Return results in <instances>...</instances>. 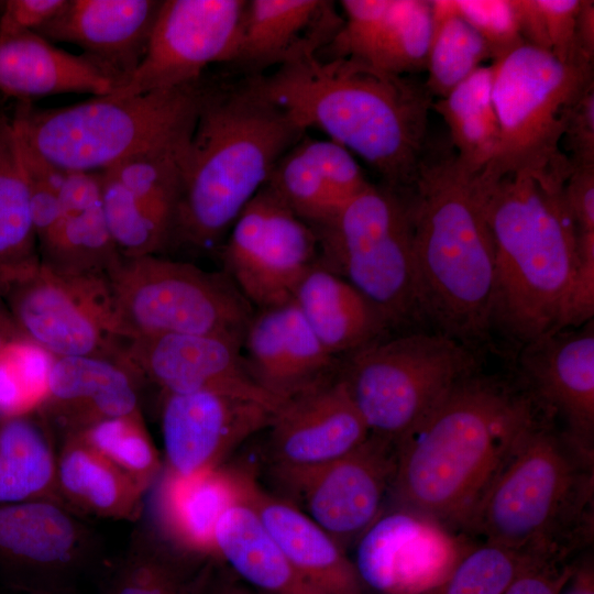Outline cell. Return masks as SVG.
Here are the masks:
<instances>
[{"label": "cell", "mask_w": 594, "mask_h": 594, "mask_svg": "<svg viewBox=\"0 0 594 594\" xmlns=\"http://www.w3.org/2000/svg\"><path fill=\"white\" fill-rule=\"evenodd\" d=\"M67 0H6L0 12V38L36 32L65 7Z\"/></svg>", "instance_id": "c3c4849f"}, {"label": "cell", "mask_w": 594, "mask_h": 594, "mask_svg": "<svg viewBox=\"0 0 594 594\" xmlns=\"http://www.w3.org/2000/svg\"><path fill=\"white\" fill-rule=\"evenodd\" d=\"M572 167L594 165V82L571 106L562 141Z\"/></svg>", "instance_id": "bcb514c9"}, {"label": "cell", "mask_w": 594, "mask_h": 594, "mask_svg": "<svg viewBox=\"0 0 594 594\" xmlns=\"http://www.w3.org/2000/svg\"><path fill=\"white\" fill-rule=\"evenodd\" d=\"M56 453L51 430L38 416L0 417V505L38 499L64 504L56 487Z\"/></svg>", "instance_id": "d590c367"}, {"label": "cell", "mask_w": 594, "mask_h": 594, "mask_svg": "<svg viewBox=\"0 0 594 594\" xmlns=\"http://www.w3.org/2000/svg\"><path fill=\"white\" fill-rule=\"evenodd\" d=\"M37 250L41 264L62 274H107L120 260L103 212L99 173L66 172L57 213Z\"/></svg>", "instance_id": "83f0119b"}, {"label": "cell", "mask_w": 594, "mask_h": 594, "mask_svg": "<svg viewBox=\"0 0 594 594\" xmlns=\"http://www.w3.org/2000/svg\"><path fill=\"white\" fill-rule=\"evenodd\" d=\"M318 256L316 230L266 185L238 216L221 249L223 272L256 309L290 300Z\"/></svg>", "instance_id": "4fadbf2b"}, {"label": "cell", "mask_w": 594, "mask_h": 594, "mask_svg": "<svg viewBox=\"0 0 594 594\" xmlns=\"http://www.w3.org/2000/svg\"><path fill=\"white\" fill-rule=\"evenodd\" d=\"M548 413L522 385L479 371L395 441L397 507L466 528L530 427Z\"/></svg>", "instance_id": "6da1fadb"}, {"label": "cell", "mask_w": 594, "mask_h": 594, "mask_svg": "<svg viewBox=\"0 0 594 594\" xmlns=\"http://www.w3.org/2000/svg\"><path fill=\"white\" fill-rule=\"evenodd\" d=\"M205 76L188 85L38 109L19 101L12 116L24 142L66 172L99 173L143 151L187 140Z\"/></svg>", "instance_id": "52a82bcc"}, {"label": "cell", "mask_w": 594, "mask_h": 594, "mask_svg": "<svg viewBox=\"0 0 594 594\" xmlns=\"http://www.w3.org/2000/svg\"><path fill=\"white\" fill-rule=\"evenodd\" d=\"M302 143L327 186L342 206L371 184L355 156L344 146L329 139L302 138Z\"/></svg>", "instance_id": "f6af8a7d"}, {"label": "cell", "mask_w": 594, "mask_h": 594, "mask_svg": "<svg viewBox=\"0 0 594 594\" xmlns=\"http://www.w3.org/2000/svg\"><path fill=\"white\" fill-rule=\"evenodd\" d=\"M248 81L306 132L316 129L360 156L386 187L415 184L433 98L410 76L352 57L310 53Z\"/></svg>", "instance_id": "7a4b0ae2"}, {"label": "cell", "mask_w": 594, "mask_h": 594, "mask_svg": "<svg viewBox=\"0 0 594 594\" xmlns=\"http://www.w3.org/2000/svg\"><path fill=\"white\" fill-rule=\"evenodd\" d=\"M265 185L314 229L324 226L342 207L307 152L302 138L278 160Z\"/></svg>", "instance_id": "b9f144b4"}, {"label": "cell", "mask_w": 594, "mask_h": 594, "mask_svg": "<svg viewBox=\"0 0 594 594\" xmlns=\"http://www.w3.org/2000/svg\"><path fill=\"white\" fill-rule=\"evenodd\" d=\"M22 340L26 339L22 336L14 323V320L7 306H4L3 300L0 299V353L9 345Z\"/></svg>", "instance_id": "9f6ffc18"}, {"label": "cell", "mask_w": 594, "mask_h": 594, "mask_svg": "<svg viewBox=\"0 0 594 594\" xmlns=\"http://www.w3.org/2000/svg\"><path fill=\"white\" fill-rule=\"evenodd\" d=\"M267 429L275 471L289 486L371 433L339 375L286 399Z\"/></svg>", "instance_id": "d6986e66"}, {"label": "cell", "mask_w": 594, "mask_h": 594, "mask_svg": "<svg viewBox=\"0 0 594 594\" xmlns=\"http://www.w3.org/2000/svg\"><path fill=\"white\" fill-rule=\"evenodd\" d=\"M206 594H262L246 584H242L239 581H234L233 576H229L227 573L221 575H215L208 586Z\"/></svg>", "instance_id": "11a10c76"}, {"label": "cell", "mask_w": 594, "mask_h": 594, "mask_svg": "<svg viewBox=\"0 0 594 594\" xmlns=\"http://www.w3.org/2000/svg\"><path fill=\"white\" fill-rule=\"evenodd\" d=\"M356 572L369 594H425L474 547L440 521L396 507L358 538Z\"/></svg>", "instance_id": "e0dca14e"}, {"label": "cell", "mask_w": 594, "mask_h": 594, "mask_svg": "<svg viewBox=\"0 0 594 594\" xmlns=\"http://www.w3.org/2000/svg\"><path fill=\"white\" fill-rule=\"evenodd\" d=\"M575 50L582 64L593 66L594 1L592 0H581L575 25Z\"/></svg>", "instance_id": "f5cc1de1"}, {"label": "cell", "mask_w": 594, "mask_h": 594, "mask_svg": "<svg viewBox=\"0 0 594 594\" xmlns=\"http://www.w3.org/2000/svg\"><path fill=\"white\" fill-rule=\"evenodd\" d=\"M163 0H67L38 29L51 43L76 45L122 87L145 56ZM118 88V89H119Z\"/></svg>", "instance_id": "d4e9b609"}, {"label": "cell", "mask_w": 594, "mask_h": 594, "mask_svg": "<svg viewBox=\"0 0 594 594\" xmlns=\"http://www.w3.org/2000/svg\"><path fill=\"white\" fill-rule=\"evenodd\" d=\"M245 0H163L144 58L111 96L179 87L215 64H231Z\"/></svg>", "instance_id": "9a60e30c"}, {"label": "cell", "mask_w": 594, "mask_h": 594, "mask_svg": "<svg viewBox=\"0 0 594 594\" xmlns=\"http://www.w3.org/2000/svg\"><path fill=\"white\" fill-rule=\"evenodd\" d=\"M40 264L19 134L0 108V299Z\"/></svg>", "instance_id": "836d02e7"}, {"label": "cell", "mask_w": 594, "mask_h": 594, "mask_svg": "<svg viewBox=\"0 0 594 594\" xmlns=\"http://www.w3.org/2000/svg\"><path fill=\"white\" fill-rule=\"evenodd\" d=\"M580 3L581 0H539L551 53L563 63L587 66L579 61L575 50V25Z\"/></svg>", "instance_id": "7dc6e473"}, {"label": "cell", "mask_w": 594, "mask_h": 594, "mask_svg": "<svg viewBox=\"0 0 594 594\" xmlns=\"http://www.w3.org/2000/svg\"><path fill=\"white\" fill-rule=\"evenodd\" d=\"M119 82L82 54L58 48L35 32L0 38V92L30 101L61 94H112Z\"/></svg>", "instance_id": "f546056e"}, {"label": "cell", "mask_w": 594, "mask_h": 594, "mask_svg": "<svg viewBox=\"0 0 594 594\" xmlns=\"http://www.w3.org/2000/svg\"><path fill=\"white\" fill-rule=\"evenodd\" d=\"M517 352L522 386L586 458L594 454V320L538 337Z\"/></svg>", "instance_id": "44dd1931"}, {"label": "cell", "mask_w": 594, "mask_h": 594, "mask_svg": "<svg viewBox=\"0 0 594 594\" xmlns=\"http://www.w3.org/2000/svg\"><path fill=\"white\" fill-rule=\"evenodd\" d=\"M304 134L248 79L226 87L205 78L169 250L216 246L266 184L278 160Z\"/></svg>", "instance_id": "5b68a950"}, {"label": "cell", "mask_w": 594, "mask_h": 594, "mask_svg": "<svg viewBox=\"0 0 594 594\" xmlns=\"http://www.w3.org/2000/svg\"><path fill=\"white\" fill-rule=\"evenodd\" d=\"M552 559L563 558L483 542L475 544L443 582L425 594H503L526 569Z\"/></svg>", "instance_id": "ab89813d"}, {"label": "cell", "mask_w": 594, "mask_h": 594, "mask_svg": "<svg viewBox=\"0 0 594 594\" xmlns=\"http://www.w3.org/2000/svg\"><path fill=\"white\" fill-rule=\"evenodd\" d=\"M396 458L394 440L370 433L355 449L290 487L300 495L307 515L345 548L382 514Z\"/></svg>", "instance_id": "ffe728a7"}, {"label": "cell", "mask_w": 594, "mask_h": 594, "mask_svg": "<svg viewBox=\"0 0 594 594\" xmlns=\"http://www.w3.org/2000/svg\"><path fill=\"white\" fill-rule=\"evenodd\" d=\"M493 68L499 140L494 160L481 173L542 169L569 160L560 148L565 121L573 102L594 82L593 67L563 63L524 44L494 61Z\"/></svg>", "instance_id": "8fae6325"}, {"label": "cell", "mask_w": 594, "mask_h": 594, "mask_svg": "<svg viewBox=\"0 0 594 594\" xmlns=\"http://www.w3.org/2000/svg\"><path fill=\"white\" fill-rule=\"evenodd\" d=\"M455 4L486 43L493 62L525 44L512 0H455Z\"/></svg>", "instance_id": "ee69618b"}, {"label": "cell", "mask_w": 594, "mask_h": 594, "mask_svg": "<svg viewBox=\"0 0 594 594\" xmlns=\"http://www.w3.org/2000/svg\"><path fill=\"white\" fill-rule=\"evenodd\" d=\"M164 466L179 475L222 465L238 446L267 429L275 409L219 392L163 394Z\"/></svg>", "instance_id": "7402d4cb"}, {"label": "cell", "mask_w": 594, "mask_h": 594, "mask_svg": "<svg viewBox=\"0 0 594 594\" xmlns=\"http://www.w3.org/2000/svg\"><path fill=\"white\" fill-rule=\"evenodd\" d=\"M477 371L474 350L444 334L418 330L383 338L341 358L338 375L370 432L396 441Z\"/></svg>", "instance_id": "9c48e42d"}, {"label": "cell", "mask_w": 594, "mask_h": 594, "mask_svg": "<svg viewBox=\"0 0 594 594\" xmlns=\"http://www.w3.org/2000/svg\"><path fill=\"white\" fill-rule=\"evenodd\" d=\"M425 323L476 351L491 336L495 273L479 174L448 152L427 153L406 193Z\"/></svg>", "instance_id": "277c9868"}, {"label": "cell", "mask_w": 594, "mask_h": 594, "mask_svg": "<svg viewBox=\"0 0 594 594\" xmlns=\"http://www.w3.org/2000/svg\"><path fill=\"white\" fill-rule=\"evenodd\" d=\"M190 136L99 172L103 212L122 257L169 250Z\"/></svg>", "instance_id": "2e32d148"}, {"label": "cell", "mask_w": 594, "mask_h": 594, "mask_svg": "<svg viewBox=\"0 0 594 594\" xmlns=\"http://www.w3.org/2000/svg\"><path fill=\"white\" fill-rule=\"evenodd\" d=\"M576 560L552 559L521 572L503 594H560L573 573Z\"/></svg>", "instance_id": "681fc988"}, {"label": "cell", "mask_w": 594, "mask_h": 594, "mask_svg": "<svg viewBox=\"0 0 594 594\" xmlns=\"http://www.w3.org/2000/svg\"><path fill=\"white\" fill-rule=\"evenodd\" d=\"M92 531L66 505H0V578L24 594H68L96 553Z\"/></svg>", "instance_id": "5bb4252c"}, {"label": "cell", "mask_w": 594, "mask_h": 594, "mask_svg": "<svg viewBox=\"0 0 594 594\" xmlns=\"http://www.w3.org/2000/svg\"><path fill=\"white\" fill-rule=\"evenodd\" d=\"M54 356L22 340L0 353V417L36 413Z\"/></svg>", "instance_id": "7bdbcfd3"}, {"label": "cell", "mask_w": 594, "mask_h": 594, "mask_svg": "<svg viewBox=\"0 0 594 594\" xmlns=\"http://www.w3.org/2000/svg\"><path fill=\"white\" fill-rule=\"evenodd\" d=\"M331 1H246L240 37L231 62L260 75L327 46L342 24Z\"/></svg>", "instance_id": "4316f807"}, {"label": "cell", "mask_w": 594, "mask_h": 594, "mask_svg": "<svg viewBox=\"0 0 594 594\" xmlns=\"http://www.w3.org/2000/svg\"><path fill=\"white\" fill-rule=\"evenodd\" d=\"M552 418L525 433L465 529L484 542L571 559L593 535V459Z\"/></svg>", "instance_id": "8992f818"}, {"label": "cell", "mask_w": 594, "mask_h": 594, "mask_svg": "<svg viewBox=\"0 0 594 594\" xmlns=\"http://www.w3.org/2000/svg\"><path fill=\"white\" fill-rule=\"evenodd\" d=\"M215 562L174 550L147 527L132 536L99 594H206Z\"/></svg>", "instance_id": "e575fe53"}, {"label": "cell", "mask_w": 594, "mask_h": 594, "mask_svg": "<svg viewBox=\"0 0 594 594\" xmlns=\"http://www.w3.org/2000/svg\"><path fill=\"white\" fill-rule=\"evenodd\" d=\"M138 376L120 360L105 356L54 358L46 395L36 410L63 437L97 422L141 414Z\"/></svg>", "instance_id": "484cf974"}, {"label": "cell", "mask_w": 594, "mask_h": 594, "mask_svg": "<svg viewBox=\"0 0 594 594\" xmlns=\"http://www.w3.org/2000/svg\"><path fill=\"white\" fill-rule=\"evenodd\" d=\"M56 487L73 512L112 519H138L146 492L75 435L56 453Z\"/></svg>", "instance_id": "d6a6232c"}, {"label": "cell", "mask_w": 594, "mask_h": 594, "mask_svg": "<svg viewBox=\"0 0 594 594\" xmlns=\"http://www.w3.org/2000/svg\"><path fill=\"white\" fill-rule=\"evenodd\" d=\"M493 64L479 67L447 96L432 103L446 122L457 158L471 174H480L494 160L499 140L492 97Z\"/></svg>", "instance_id": "8d00e7d4"}, {"label": "cell", "mask_w": 594, "mask_h": 594, "mask_svg": "<svg viewBox=\"0 0 594 594\" xmlns=\"http://www.w3.org/2000/svg\"><path fill=\"white\" fill-rule=\"evenodd\" d=\"M253 475L224 466L179 475L163 470L153 486V525L148 527L174 550L217 560L215 531L223 513L244 499Z\"/></svg>", "instance_id": "cb8c5ba5"}, {"label": "cell", "mask_w": 594, "mask_h": 594, "mask_svg": "<svg viewBox=\"0 0 594 594\" xmlns=\"http://www.w3.org/2000/svg\"><path fill=\"white\" fill-rule=\"evenodd\" d=\"M560 594H594V563L592 557L576 560L573 573Z\"/></svg>", "instance_id": "db71d44e"}, {"label": "cell", "mask_w": 594, "mask_h": 594, "mask_svg": "<svg viewBox=\"0 0 594 594\" xmlns=\"http://www.w3.org/2000/svg\"><path fill=\"white\" fill-rule=\"evenodd\" d=\"M315 230L318 262L365 297L391 329L426 324L406 193L370 184Z\"/></svg>", "instance_id": "ba28073f"}, {"label": "cell", "mask_w": 594, "mask_h": 594, "mask_svg": "<svg viewBox=\"0 0 594 594\" xmlns=\"http://www.w3.org/2000/svg\"><path fill=\"white\" fill-rule=\"evenodd\" d=\"M249 495L230 506L217 524L218 561L262 594H317L293 570Z\"/></svg>", "instance_id": "1f68e13d"}, {"label": "cell", "mask_w": 594, "mask_h": 594, "mask_svg": "<svg viewBox=\"0 0 594 594\" xmlns=\"http://www.w3.org/2000/svg\"><path fill=\"white\" fill-rule=\"evenodd\" d=\"M249 498L293 570L317 594H369L344 548L306 513L256 482Z\"/></svg>", "instance_id": "f1b7e54d"}, {"label": "cell", "mask_w": 594, "mask_h": 594, "mask_svg": "<svg viewBox=\"0 0 594 594\" xmlns=\"http://www.w3.org/2000/svg\"><path fill=\"white\" fill-rule=\"evenodd\" d=\"M563 196L576 233L594 231V165L572 167Z\"/></svg>", "instance_id": "f907efd6"}, {"label": "cell", "mask_w": 594, "mask_h": 594, "mask_svg": "<svg viewBox=\"0 0 594 594\" xmlns=\"http://www.w3.org/2000/svg\"><path fill=\"white\" fill-rule=\"evenodd\" d=\"M242 352L255 383L280 402L334 377L341 362L323 348L292 299L254 311Z\"/></svg>", "instance_id": "603a6c76"}, {"label": "cell", "mask_w": 594, "mask_h": 594, "mask_svg": "<svg viewBox=\"0 0 594 594\" xmlns=\"http://www.w3.org/2000/svg\"><path fill=\"white\" fill-rule=\"evenodd\" d=\"M292 300L323 348L338 359L383 339L391 330L365 297L318 260L296 285Z\"/></svg>", "instance_id": "4dcf8cb0"}, {"label": "cell", "mask_w": 594, "mask_h": 594, "mask_svg": "<svg viewBox=\"0 0 594 594\" xmlns=\"http://www.w3.org/2000/svg\"><path fill=\"white\" fill-rule=\"evenodd\" d=\"M122 340L218 334L243 341L254 307L222 272L161 255L120 257L107 272Z\"/></svg>", "instance_id": "30bf717a"}, {"label": "cell", "mask_w": 594, "mask_h": 594, "mask_svg": "<svg viewBox=\"0 0 594 594\" xmlns=\"http://www.w3.org/2000/svg\"><path fill=\"white\" fill-rule=\"evenodd\" d=\"M432 26L431 0H389L361 61L404 76L425 70Z\"/></svg>", "instance_id": "f35d334b"}, {"label": "cell", "mask_w": 594, "mask_h": 594, "mask_svg": "<svg viewBox=\"0 0 594 594\" xmlns=\"http://www.w3.org/2000/svg\"><path fill=\"white\" fill-rule=\"evenodd\" d=\"M70 435L103 455L145 492L163 470L141 414L107 419Z\"/></svg>", "instance_id": "60d3db41"}, {"label": "cell", "mask_w": 594, "mask_h": 594, "mask_svg": "<svg viewBox=\"0 0 594 594\" xmlns=\"http://www.w3.org/2000/svg\"><path fill=\"white\" fill-rule=\"evenodd\" d=\"M432 35L425 86L442 98L491 58L480 34L459 14L455 0H431Z\"/></svg>", "instance_id": "74e56055"}, {"label": "cell", "mask_w": 594, "mask_h": 594, "mask_svg": "<svg viewBox=\"0 0 594 594\" xmlns=\"http://www.w3.org/2000/svg\"><path fill=\"white\" fill-rule=\"evenodd\" d=\"M524 43L551 52L543 11L539 0H512Z\"/></svg>", "instance_id": "816d5d0a"}, {"label": "cell", "mask_w": 594, "mask_h": 594, "mask_svg": "<svg viewBox=\"0 0 594 594\" xmlns=\"http://www.w3.org/2000/svg\"><path fill=\"white\" fill-rule=\"evenodd\" d=\"M569 160L542 169L479 174L495 254L491 329L519 348L557 331L578 262L563 185Z\"/></svg>", "instance_id": "3957f363"}, {"label": "cell", "mask_w": 594, "mask_h": 594, "mask_svg": "<svg viewBox=\"0 0 594 594\" xmlns=\"http://www.w3.org/2000/svg\"><path fill=\"white\" fill-rule=\"evenodd\" d=\"M3 299L22 336L52 356L122 361L106 274H62L40 264Z\"/></svg>", "instance_id": "7c38bea8"}, {"label": "cell", "mask_w": 594, "mask_h": 594, "mask_svg": "<svg viewBox=\"0 0 594 594\" xmlns=\"http://www.w3.org/2000/svg\"><path fill=\"white\" fill-rule=\"evenodd\" d=\"M122 359L163 394L219 392L277 409L283 402L250 375L242 340L218 334H160L123 340Z\"/></svg>", "instance_id": "ac0fdd59"}]
</instances>
